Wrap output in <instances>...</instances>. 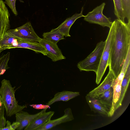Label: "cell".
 <instances>
[{
	"label": "cell",
	"instance_id": "6da1fadb",
	"mask_svg": "<svg viewBox=\"0 0 130 130\" xmlns=\"http://www.w3.org/2000/svg\"><path fill=\"white\" fill-rule=\"evenodd\" d=\"M114 26L108 62L109 69L117 78L130 48V23L120 20L113 22Z\"/></svg>",
	"mask_w": 130,
	"mask_h": 130
},
{
	"label": "cell",
	"instance_id": "7a4b0ae2",
	"mask_svg": "<svg viewBox=\"0 0 130 130\" xmlns=\"http://www.w3.org/2000/svg\"><path fill=\"white\" fill-rule=\"evenodd\" d=\"M15 88L9 80L4 79L1 82L0 94L8 117H11L26 107L25 105L18 104L15 97Z\"/></svg>",
	"mask_w": 130,
	"mask_h": 130
},
{
	"label": "cell",
	"instance_id": "3957f363",
	"mask_svg": "<svg viewBox=\"0 0 130 130\" xmlns=\"http://www.w3.org/2000/svg\"><path fill=\"white\" fill-rule=\"evenodd\" d=\"M105 41H102L98 43L94 50L85 59L78 62L77 67L80 71L97 72Z\"/></svg>",
	"mask_w": 130,
	"mask_h": 130
},
{
	"label": "cell",
	"instance_id": "277c9868",
	"mask_svg": "<svg viewBox=\"0 0 130 130\" xmlns=\"http://www.w3.org/2000/svg\"><path fill=\"white\" fill-rule=\"evenodd\" d=\"M6 33L21 40L39 42L40 38L34 31L30 22L15 29H9Z\"/></svg>",
	"mask_w": 130,
	"mask_h": 130
},
{
	"label": "cell",
	"instance_id": "5b68a950",
	"mask_svg": "<svg viewBox=\"0 0 130 130\" xmlns=\"http://www.w3.org/2000/svg\"><path fill=\"white\" fill-rule=\"evenodd\" d=\"M109 29L108 35L105 40V46L99 68L96 74V83L97 84H99L100 82L107 67L108 66L110 47L114 29V24L113 22L111 27Z\"/></svg>",
	"mask_w": 130,
	"mask_h": 130
},
{
	"label": "cell",
	"instance_id": "8992f818",
	"mask_svg": "<svg viewBox=\"0 0 130 130\" xmlns=\"http://www.w3.org/2000/svg\"><path fill=\"white\" fill-rule=\"evenodd\" d=\"M106 4L102 3L94 8L92 11L84 15V20L91 23L97 24L103 27H111L112 22L110 18H107L103 13Z\"/></svg>",
	"mask_w": 130,
	"mask_h": 130
},
{
	"label": "cell",
	"instance_id": "52a82bcc",
	"mask_svg": "<svg viewBox=\"0 0 130 130\" xmlns=\"http://www.w3.org/2000/svg\"><path fill=\"white\" fill-rule=\"evenodd\" d=\"M39 42L44 47L47 52L46 56L52 61L55 62L66 59L57 43L41 38Z\"/></svg>",
	"mask_w": 130,
	"mask_h": 130
},
{
	"label": "cell",
	"instance_id": "ba28073f",
	"mask_svg": "<svg viewBox=\"0 0 130 130\" xmlns=\"http://www.w3.org/2000/svg\"><path fill=\"white\" fill-rule=\"evenodd\" d=\"M10 14L4 2L0 0V40L10 27L9 18Z\"/></svg>",
	"mask_w": 130,
	"mask_h": 130
},
{
	"label": "cell",
	"instance_id": "9c48e42d",
	"mask_svg": "<svg viewBox=\"0 0 130 130\" xmlns=\"http://www.w3.org/2000/svg\"><path fill=\"white\" fill-rule=\"evenodd\" d=\"M116 78L112 70L109 69L108 74L102 82L87 94L91 97L96 98L109 89L111 87L113 80Z\"/></svg>",
	"mask_w": 130,
	"mask_h": 130
},
{
	"label": "cell",
	"instance_id": "30bf717a",
	"mask_svg": "<svg viewBox=\"0 0 130 130\" xmlns=\"http://www.w3.org/2000/svg\"><path fill=\"white\" fill-rule=\"evenodd\" d=\"M64 115L57 119L51 120L37 128L35 130H47L51 129L61 123L69 122L74 119L72 110L70 108L66 109L64 110Z\"/></svg>",
	"mask_w": 130,
	"mask_h": 130
},
{
	"label": "cell",
	"instance_id": "8fae6325",
	"mask_svg": "<svg viewBox=\"0 0 130 130\" xmlns=\"http://www.w3.org/2000/svg\"><path fill=\"white\" fill-rule=\"evenodd\" d=\"M47 109L35 118L24 129L25 130H35L50 120L54 113V112H46Z\"/></svg>",
	"mask_w": 130,
	"mask_h": 130
},
{
	"label": "cell",
	"instance_id": "7c38bea8",
	"mask_svg": "<svg viewBox=\"0 0 130 130\" xmlns=\"http://www.w3.org/2000/svg\"><path fill=\"white\" fill-rule=\"evenodd\" d=\"M86 99L91 111L101 115L110 117V109L96 98L91 97L87 94Z\"/></svg>",
	"mask_w": 130,
	"mask_h": 130
},
{
	"label": "cell",
	"instance_id": "4fadbf2b",
	"mask_svg": "<svg viewBox=\"0 0 130 130\" xmlns=\"http://www.w3.org/2000/svg\"><path fill=\"white\" fill-rule=\"evenodd\" d=\"M45 109H43L40 112L36 114L32 115L22 110L16 113L15 121L20 123L19 126L16 129L22 130L25 128L35 118L43 111Z\"/></svg>",
	"mask_w": 130,
	"mask_h": 130
},
{
	"label": "cell",
	"instance_id": "5bb4252c",
	"mask_svg": "<svg viewBox=\"0 0 130 130\" xmlns=\"http://www.w3.org/2000/svg\"><path fill=\"white\" fill-rule=\"evenodd\" d=\"M20 48L29 49L36 53L46 56L47 52L44 47L39 42L25 41L20 40L19 42L11 46L10 48Z\"/></svg>",
	"mask_w": 130,
	"mask_h": 130
},
{
	"label": "cell",
	"instance_id": "9a60e30c",
	"mask_svg": "<svg viewBox=\"0 0 130 130\" xmlns=\"http://www.w3.org/2000/svg\"><path fill=\"white\" fill-rule=\"evenodd\" d=\"M83 7L80 13H76L71 17L67 18L56 29L59 30L65 37H70L69 31L71 26L77 19L84 16L83 14Z\"/></svg>",
	"mask_w": 130,
	"mask_h": 130
},
{
	"label": "cell",
	"instance_id": "2e32d148",
	"mask_svg": "<svg viewBox=\"0 0 130 130\" xmlns=\"http://www.w3.org/2000/svg\"><path fill=\"white\" fill-rule=\"evenodd\" d=\"M130 80V63L127 67L124 76L122 80L119 98L115 107V111L122 105V103L129 85Z\"/></svg>",
	"mask_w": 130,
	"mask_h": 130
},
{
	"label": "cell",
	"instance_id": "e0dca14e",
	"mask_svg": "<svg viewBox=\"0 0 130 130\" xmlns=\"http://www.w3.org/2000/svg\"><path fill=\"white\" fill-rule=\"evenodd\" d=\"M80 95L79 92L68 91H63L56 93L54 97L46 103L50 106L54 103L59 101L67 102Z\"/></svg>",
	"mask_w": 130,
	"mask_h": 130
},
{
	"label": "cell",
	"instance_id": "ac0fdd59",
	"mask_svg": "<svg viewBox=\"0 0 130 130\" xmlns=\"http://www.w3.org/2000/svg\"><path fill=\"white\" fill-rule=\"evenodd\" d=\"M113 88L111 87L96 98L110 110L113 102Z\"/></svg>",
	"mask_w": 130,
	"mask_h": 130
},
{
	"label": "cell",
	"instance_id": "d6986e66",
	"mask_svg": "<svg viewBox=\"0 0 130 130\" xmlns=\"http://www.w3.org/2000/svg\"><path fill=\"white\" fill-rule=\"evenodd\" d=\"M42 36L43 39L56 43L60 40L65 39L63 35L56 28L52 29L50 32H44Z\"/></svg>",
	"mask_w": 130,
	"mask_h": 130
},
{
	"label": "cell",
	"instance_id": "ffe728a7",
	"mask_svg": "<svg viewBox=\"0 0 130 130\" xmlns=\"http://www.w3.org/2000/svg\"><path fill=\"white\" fill-rule=\"evenodd\" d=\"M19 39L6 33L4 37L0 40V53L4 50L9 49L12 44L19 41Z\"/></svg>",
	"mask_w": 130,
	"mask_h": 130
},
{
	"label": "cell",
	"instance_id": "44dd1931",
	"mask_svg": "<svg viewBox=\"0 0 130 130\" xmlns=\"http://www.w3.org/2000/svg\"><path fill=\"white\" fill-rule=\"evenodd\" d=\"M114 6V13L117 19L125 22V18L121 0H113Z\"/></svg>",
	"mask_w": 130,
	"mask_h": 130
},
{
	"label": "cell",
	"instance_id": "7402d4cb",
	"mask_svg": "<svg viewBox=\"0 0 130 130\" xmlns=\"http://www.w3.org/2000/svg\"><path fill=\"white\" fill-rule=\"evenodd\" d=\"M10 57V54L9 52L0 57V76L9 68L8 66V62Z\"/></svg>",
	"mask_w": 130,
	"mask_h": 130
},
{
	"label": "cell",
	"instance_id": "603a6c76",
	"mask_svg": "<svg viewBox=\"0 0 130 130\" xmlns=\"http://www.w3.org/2000/svg\"><path fill=\"white\" fill-rule=\"evenodd\" d=\"M124 15L130 23V0H121Z\"/></svg>",
	"mask_w": 130,
	"mask_h": 130
},
{
	"label": "cell",
	"instance_id": "cb8c5ba5",
	"mask_svg": "<svg viewBox=\"0 0 130 130\" xmlns=\"http://www.w3.org/2000/svg\"><path fill=\"white\" fill-rule=\"evenodd\" d=\"M5 108L4 105L0 109V130L5 127L6 124V120L4 117Z\"/></svg>",
	"mask_w": 130,
	"mask_h": 130
},
{
	"label": "cell",
	"instance_id": "d4e9b609",
	"mask_svg": "<svg viewBox=\"0 0 130 130\" xmlns=\"http://www.w3.org/2000/svg\"><path fill=\"white\" fill-rule=\"evenodd\" d=\"M16 0H5L4 2L11 9L12 12L15 16H17L18 13L15 7V2Z\"/></svg>",
	"mask_w": 130,
	"mask_h": 130
},
{
	"label": "cell",
	"instance_id": "484cf974",
	"mask_svg": "<svg viewBox=\"0 0 130 130\" xmlns=\"http://www.w3.org/2000/svg\"><path fill=\"white\" fill-rule=\"evenodd\" d=\"M32 107L34 108L38 109H43L50 108V106L47 105H43L42 104H33L30 105Z\"/></svg>",
	"mask_w": 130,
	"mask_h": 130
},
{
	"label": "cell",
	"instance_id": "4316f807",
	"mask_svg": "<svg viewBox=\"0 0 130 130\" xmlns=\"http://www.w3.org/2000/svg\"><path fill=\"white\" fill-rule=\"evenodd\" d=\"M6 126L1 129V130H13L11 126V123L9 121L6 122Z\"/></svg>",
	"mask_w": 130,
	"mask_h": 130
},
{
	"label": "cell",
	"instance_id": "83f0119b",
	"mask_svg": "<svg viewBox=\"0 0 130 130\" xmlns=\"http://www.w3.org/2000/svg\"><path fill=\"white\" fill-rule=\"evenodd\" d=\"M20 123L18 122H13L11 124V126L13 130H15L19 126Z\"/></svg>",
	"mask_w": 130,
	"mask_h": 130
},
{
	"label": "cell",
	"instance_id": "f1b7e54d",
	"mask_svg": "<svg viewBox=\"0 0 130 130\" xmlns=\"http://www.w3.org/2000/svg\"><path fill=\"white\" fill-rule=\"evenodd\" d=\"M2 99L1 95L0 94V100H1Z\"/></svg>",
	"mask_w": 130,
	"mask_h": 130
}]
</instances>
